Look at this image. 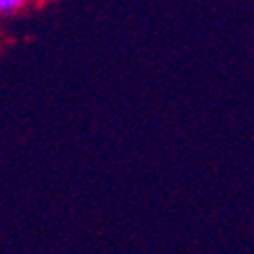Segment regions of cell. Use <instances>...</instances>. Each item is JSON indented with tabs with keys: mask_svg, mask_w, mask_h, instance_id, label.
Instances as JSON below:
<instances>
[{
	"mask_svg": "<svg viewBox=\"0 0 254 254\" xmlns=\"http://www.w3.org/2000/svg\"><path fill=\"white\" fill-rule=\"evenodd\" d=\"M37 0H0V18H10L29 10Z\"/></svg>",
	"mask_w": 254,
	"mask_h": 254,
	"instance_id": "6da1fadb",
	"label": "cell"
}]
</instances>
